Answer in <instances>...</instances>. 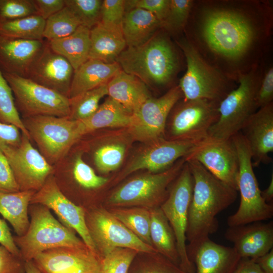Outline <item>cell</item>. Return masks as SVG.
<instances>
[{"label":"cell","mask_w":273,"mask_h":273,"mask_svg":"<svg viewBox=\"0 0 273 273\" xmlns=\"http://www.w3.org/2000/svg\"><path fill=\"white\" fill-rule=\"evenodd\" d=\"M107 89L109 97L132 114L151 97L144 82L122 70L108 82Z\"/></svg>","instance_id":"obj_25"},{"label":"cell","mask_w":273,"mask_h":273,"mask_svg":"<svg viewBox=\"0 0 273 273\" xmlns=\"http://www.w3.org/2000/svg\"><path fill=\"white\" fill-rule=\"evenodd\" d=\"M102 0H65V6L76 16L80 25L89 29L100 22Z\"/></svg>","instance_id":"obj_41"},{"label":"cell","mask_w":273,"mask_h":273,"mask_svg":"<svg viewBox=\"0 0 273 273\" xmlns=\"http://www.w3.org/2000/svg\"><path fill=\"white\" fill-rule=\"evenodd\" d=\"M46 40H28L0 35V70L3 73L27 77L32 63Z\"/></svg>","instance_id":"obj_23"},{"label":"cell","mask_w":273,"mask_h":273,"mask_svg":"<svg viewBox=\"0 0 273 273\" xmlns=\"http://www.w3.org/2000/svg\"><path fill=\"white\" fill-rule=\"evenodd\" d=\"M255 260L264 273H273V249Z\"/></svg>","instance_id":"obj_54"},{"label":"cell","mask_w":273,"mask_h":273,"mask_svg":"<svg viewBox=\"0 0 273 273\" xmlns=\"http://www.w3.org/2000/svg\"><path fill=\"white\" fill-rule=\"evenodd\" d=\"M74 71L70 63L54 52L46 40L30 67L26 78L69 98Z\"/></svg>","instance_id":"obj_20"},{"label":"cell","mask_w":273,"mask_h":273,"mask_svg":"<svg viewBox=\"0 0 273 273\" xmlns=\"http://www.w3.org/2000/svg\"><path fill=\"white\" fill-rule=\"evenodd\" d=\"M89 59L105 63L116 62L126 48V42L121 32L108 29L100 23L90 29Z\"/></svg>","instance_id":"obj_29"},{"label":"cell","mask_w":273,"mask_h":273,"mask_svg":"<svg viewBox=\"0 0 273 273\" xmlns=\"http://www.w3.org/2000/svg\"><path fill=\"white\" fill-rule=\"evenodd\" d=\"M13 92L0 70V122L12 124L30 139L16 107Z\"/></svg>","instance_id":"obj_38"},{"label":"cell","mask_w":273,"mask_h":273,"mask_svg":"<svg viewBox=\"0 0 273 273\" xmlns=\"http://www.w3.org/2000/svg\"><path fill=\"white\" fill-rule=\"evenodd\" d=\"M85 221L96 251L102 258L116 248H129L143 253L157 252L105 209H86Z\"/></svg>","instance_id":"obj_13"},{"label":"cell","mask_w":273,"mask_h":273,"mask_svg":"<svg viewBox=\"0 0 273 273\" xmlns=\"http://www.w3.org/2000/svg\"><path fill=\"white\" fill-rule=\"evenodd\" d=\"M224 236L241 258L256 259L273 249V222L258 221L229 227Z\"/></svg>","instance_id":"obj_22"},{"label":"cell","mask_w":273,"mask_h":273,"mask_svg":"<svg viewBox=\"0 0 273 273\" xmlns=\"http://www.w3.org/2000/svg\"><path fill=\"white\" fill-rule=\"evenodd\" d=\"M125 12V0H104L99 23L108 29L122 33Z\"/></svg>","instance_id":"obj_44"},{"label":"cell","mask_w":273,"mask_h":273,"mask_svg":"<svg viewBox=\"0 0 273 273\" xmlns=\"http://www.w3.org/2000/svg\"><path fill=\"white\" fill-rule=\"evenodd\" d=\"M80 25L76 16L65 6L46 20L43 39L50 41L66 37L73 33Z\"/></svg>","instance_id":"obj_35"},{"label":"cell","mask_w":273,"mask_h":273,"mask_svg":"<svg viewBox=\"0 0 273 273\" xmlns=\"http://www.w3.org/2000/svg\"><path fill=\"white\" fill-rule=\"evenodd\" d=\"M194 1L170 0L169 7L161 28L172 34L181 32L186 26Z\"/></svg>","instance_id":"obj_39"},{"label":"cell","mask_w":273,"mask_h":273,"mask_svg":"<svg viewBox=\"0 0 273 273\" xmlns=\"http://www.w3.org/2000/svg\"><path fill=\"white\" fill-rule=\"evenodd\" d=\"M261 194L264 200L267 203H270L272 202L273 199V175L272 174L270 181L268 187L263 191H261Z\"/></svg>","instance_id":"obj_55"},{"label":"cell","mask_w":273,"mask_h":273,"mask_svg":"<svg viewBox=\"0 0 273 273\" xmlns=\"http://www.w3.org/2000/svg\"><path fill=\"white\" fill-rule=\"evenodd\" d=\"M233 273H264L255 259L241 258Z\"/></svg>","instance_id":"obj_53"},{"label":"cell","mask_w":273,"mask_h":273,"mask_svg":"<svg viewBox=\"0 0 273 273\" xmlns=\"http://www.w3.org/2000/svg\"><path fill=\"white\" fill-rule=\"evenodd\" d=\"M251 152L252 165L270 163L273 151V102L253 113L240 131Z\"/></svg>","instance_id":"obj_21"},{"label":"cell","mask_w":273,"mask_h":273,"mask_svg":"<svg viewBox=\"0 0 273 273\" xmlns=\"http://www.w3.org/2000/svg\"><path fill=\"white\" fill-rule=\"evenodd\" d=\"M143 254L135 256L127 273H187L158 252Z\"/></svg>","instance_id":"obj_36"},{"label":"cell","mask_w":273,"mask_h":273,"mask_svg":"<svg viewBox=\"0 0 273 273\" xmlns=\"http://www.w3.org/2000/svg\"><path fill=\"white\" fill-rule=\"evenodd\" d=\"M170 0H125V12L139 8L154 15L161 24L167 13Z\"/></svg>","instance_id":"obj_46"},{"label":"cell","mask_w":273,"mask_h":273,"mask_svg":"<svg viewBox=\"0 0 273 273\" xmlns=\"http://www.w3.org/2000/svg\"><path fill=\"white\" fill-rule=\"evenodd\" d=\"M109 211L138 238L152 246L150 236V209L140 207H113Z\"/></svg>","instance_id":"obj_34"},{"label":"cell","mask_w":273,"mask_h":273,"mask_svg":"<svg viewBox=\"0 0 273 273\" xmlns=\"http://www.w3.org/2000/svg\"><path fill=\"white\" fill-rule=\"evenodd\" d=\"M197 3L193 7L197 43L216 61L234 69L238 79L243 74L242 67L268 37L270 7L259 1Z\"/></svg>","instance_id":"obj_1"},{"label":"cell","mask_w":273,"mask_h":273,"mask_svg":"<svg viewBox=\"0 0 273 273\" xmlns=\"http://www.w3.org/2000/svg\"><path fill=\"white\" fill-rule=\"evenodd\" d=\"M182 97L183 93L178 85L159 98L147 99L133 114L132 123L129 127L134 137L148 142L164 138L170 112Z\"/></svg>","instance_id":"obj_17"},{"label":"cell","mask_w":273,"mask_h":273,"mask_svg":"<svg viewBox=\"0 0 273 273\" xmlns=\"http://www.w3.org/2000/svg\"><path fill=\"white\" fill-rule=\"evenodd\" d=\"M90 31L88 28L80 25L66 37L47 41L50 47L65 58L75 71L89 59Z\"/></svg>","instance_id":"obj_30"},{"label":"cell","mask_w":273,"mask_h":273,"mask_svg":"<svg viewBox=\"0 0 273 273\" xmlns=\"http://www.w3.org/2000/svg\"><path fill=\"white\" fill-rule=\"evenodd\" d=\"M232 139L239 159L237 187L240 203L236 212L228 218L227 224L231 227L270 219L273 216V205L266 203L261 196L248 145L241 132Z\"/></svg>","instance_id":"obj_6"},{"label":"cell","mask_w":273,"mask_h":273,"mask_svg":"<svg viewBox=\"0 0 273 273\" xmlns=\"http://www.w3.org/2000/svg\"><path fill=\"white\" fill-rule=\"evenodd\" d=\"M20 129L15 125L0 122V144L17 146L22 136Z\"/></svg>","instance_id":"obj_51"},{"label":"cell","mask_w":273,"mask_h":273,"mask_svg":"<svg viewBox=\"0 0 273 273\" xmlns=\"http://www.w3.org/2000/svg\"><path fill=\"white\" fill-rule=\"evenodd\" d=\"M139 252L126 248H116L102 258L99 273H127Z\"/></svg>","instance_id":"obj_42"},{"label":"cell","mask_w":273,"mask_h":273,"mask_svg":"<svg viewBox=\"0 0 273 273\" xmlns=\"http://www.w3.org/2000/svg\"><path fill=\"white\" fill-rule=\"evenodd\" d=\"M32 204H41L53 210L63 225L76 232L86 246L98 254L86 226L85 210L63 193L53 174L34 193L30 203Z\"/></svg>","instance_id":"obj_16"},{"label":"cell","mask_w":273,"mask_h":273,"mask_svg":"<svg viewBox=\"0 0 273 273\" xmlns=\"http://www.w3.org/2000/svg\"><path fill=\"white\" fill-rule=\"evenodd\" d=\"M199 142L171 140L164 138L150 142L132 160L122 176L139 170L147 169L151 173L164 171L178 160L188 156Z\"/></svg>","instance_id":"obj_19"},{"label":"cell","mask_w":273,"mask_h":273,"mask_svg":"<svg viewBox=\"0 0 273 273\" xmlns=\"http://www.w3.org/2000/svg\"><path fill=\"white\" fill-rule=\"evenodd\" d=\"M169 188L167 196L160 208L167 219L176 239L179 266L187 273H195V266L187 251L186 232L193 181L187 162Z\"/></svg>","instance_id":"obj_11"},{"label":"cell","mask_w":273,"mask_h":273,"mask_svg":"<svg viewBox=\"0 0 273 273\" xmlns=\"http://www.w3.org/2000/svg\"><path fill=\"white\" fill-rule=\"evenodd\" d=\"M186 162L184 157L164 171L144 174L130 179L110 196L107 204L113 207L133 206L151 209L160 207L167 196L169 186Z\"/></svg>","instance_id":"obj_8"},{"label":"cell","mask_w":273,"mask_h":273,"mask_svg":"<svg viewBox=\"0 0 273 273\" xmlns=\"http://www.w3.org/2000/svg\"><path fill=\"white\" fill-rule=\"evenodd\" d=\"M273 67L270 65L262 74L255 97L258 109L272 102Z\"/></svg>","instance_id":"obj_47"},{"label":"cell","mask_w":273,"mask_h":273,"mask_svg":"<svg viewBox=\"0 0 273 273\" xmlns=\"http://www.w3.org/2000/svg\"><path fill=\"white\" fill-rule=\"evenodd\" d=\"M22 121L30 139L50 164L62 158L82 136L78 121L69 117L39 115Z\"/></svg>","instance_id":"obj_10"},{"label":"cell","mask_w":273,"mask_h":273,"mask_svg":"<svg viewBox=\"0 0 273 273\" xmlns=\"http://www.w3.org/2000/svg\"><path fill=\"white\" fill-rule=\"evenodd\" d=\"M125 145L120 143H110L100 147L94 153V162L102 173L117 169L121 164L125 153Z\"/></svg>","instance_id":"obj_40"},{"label":"cell","mask_w":273,"mask_h":273,"mask_svg":"<svg viewBox=\"0 0 273 273\" xmlns=\"http://www.w3.org/2000/svg\"><path fill=\"white\" fill-rule=\"evenodd\" d=\"M46 20L38 15L22 18L0 20V35L10 38L43 40V32Z\"/></svg>","instance_id":"obj_33"},{"label":"cell","mask_w":273,"mask_h":273,"mask_svg":"<svg viewBox=\"0 0 273 273\" xmlns=\"http://www.w3.org/2000/svg\"><path fill=\"white\" fill-rule=\"evenodd\" d=\"M150 236L157 252L179 266V258L173 231L160 207L150 209Z\"/></svg>","instance_id":"obj_32"},{"label":"cell","mask_w":273,"mask_h":273,"mask_svg":"<svg viewBox=\"0 0 273 273\" xmlns=\"http://www.w3.org/2000/svg\"><path fill=\"white\" fill-rule=\"evenodd\" d=\"M37 15L45 20L65 7V0H33Z\"/></svg>","instance_id":"obj_50"},{"label":"cell","mask_w":273,"mask_h":273,"mask_svg":"<svg viewBox=\"0 0 273 273\" xmlns=\"http://www.w3.org/2000/svg\"><path fill=\"white\" fill-rule=\"evenodd\" d=\"M0 273H25V261L0 246Z\"/></svg>","instance_id":"obj_49"},{"label":"cell","mask_w":273,"mask_h":273,"mask_svg":"<svg viewBox=\"0 0 273 273\" xmlns=\"http://www.w3.org/2000/svg\"><path fill=\"white\" fill-rule=\"evenodd\" d=\"M37 15L33 0H0V20Z\"/></svg>","instance_id":"obj_45"},{"label":"cell","mask_w":273,"mask_h":273,"mask_svg":"<svg viewBox=\"0 0 273 273\" xmlns=\"http://www.w3.org/2000/svg\"><path fill=\"white\" fill-rule=\"evenodd\" d=\"M240 258L233 247L217 244L209 239L196 254L195 273H233Z\"/></svg>","instance_id":"obj_24"},{"label":"cell","mask_w":273,"mask_h":273,"mask_svg":"<svg viewBox=\"0 0 273 273\" xmlns=\"http://www.w3.org/2000/svg\"><path fill=\"white\" fill-rule=\"evenodd\" d=\"M177 43L187 63L186 72L178 84L184 100L220 103L235 88L231 79L209 64L188 39H180Z\"/></svg>","instance_id":"obj_7"},{"label":"cell","mask_w":273,"mask_h":273,"mask_svg":"<svg viewBox=\"0 0 273 273\" xmlns=\"http://www.w3.org/2000/svg\"><path fill=\"white\" fill-rule=\"evenodd\" d=\"M186 161L193 181L186 232L187 251L194 263L201 246L218 229L217 216L236 201L238 191L216 178L198 161Z\"/></svg>","instance_id":"obj_2"},{"label":"cell","mask_w":273,"mask_h":273,"mask_svg":"<svg viewBox=\"0 0 273 273\" xmlns=\"http://www.w3.org/2000/svg\"><path fill=\"white\" fill-rule=\"evenodd\" d=\"M116 62L125 72L136 76L146 85L157 86L170 83L179 64L170 39L157 32L142 45L125 48Z\"/></svg>","instance_id":"obj_3"},{"label":"cell","mask_w":273,"mask_h":273,"mask_svg":"<svg viewBox=\"0 0 273 273\" xmlns=\"http://www.w3.org/2000/svg\"><path fill=\"white\" fill-rule=\"evenodd\" d=\"M160 28V22L154 15L146 10L135 8L125 12L122 31L127 47L145 43Z\"/></svg>","instance_id":"obj_27"},{"label":"cell","mask_w":273,"mask_h":273,"mask_svg":"<svg viewBox=\"0 0 273 273\" xmlns=\"http://www.w3.org/2000/svg\"><path fill=\"white\" fill-rule=\"evenodd\" d=\"M0 244L12 254L20 257L19 250L15 243L13 236L6 221L1 218H0Z\"/></svg>","instance_id":"obj_52"},{"label":"cell","mask_w":273,"mask_h":273,"mask_svg":"<svg viewBox=\"0 0 273 273\" xmlns=\"http://www.w3.org/2000/svg\"><path fill=\"white\" fill-rule=\"evenodd\" d=\"M261 72L259 66L240 74L239 85L219 104V117L210 129L208 136L218 140H230L241 130L258 109L255 102Z\"/></svg>","instance_id":"obj_5"},{"label":"cell","mask_w":273,"mask_h":273,"mask_svg":"<svg viewBox=\"0 0 273 273\" xmlns=\"http://www.w3.org/2000/svg\"><path fill=\"white\" fill-rule=\"evenodd\" d=\"M106 95H108L107 83L70 99L71 112L69 118L75 120L88 118L96 111L100 106V101Z\"/></svg>","instance_id":"obj_37"},{"label":"cell","mask_w":273,"mask_h":273,"mask_svg":"<svg viewBox=\"0 0 273 273\" xmlns=\"http://www.w3.org/2000/svg\"><path fill=\"white\" fill-rule=\"evenodd\" d=\"M121 70L116 62L108 64L88 59L74 71L69 99H74L87 91L108 83Z\"/></svg>","instance_id":"obj_26"},{"label":"cell","mask_w":273,"mask_h":273,"mask_svg":"<svg viewBox=\"0 0 273 273\" xmlns=\"http://www.w3.org/2000/svg\"><path fill=\"white\" fill-rule=\"evenodd\" d=\"M25 273H42L32 260L25 262Z\"/></svg>","instance_id":"obj_56"},{"label":"cell","mask_w":273,"mask_h":273,"mask_svg":"<svg viewBox=\"0 0 273 273\" xmlns=\"http://www.w3.org/2000/svg\"><path fill=\"white\" fill-rule=\"evenodd\" d=\"M102 258L88 247L46 250L33 262L42 273H99Z\"/></svg>","instance_id":"obj_18"},{"label":"cell","mask_w":273,"mask_h":273,"mask_svg":"<svg viewBox=\"0 0 273 273\" xmlns=\"http://www.w3.org/2000/svg\"><path fill=\"white\" fill-rule=\"evenodd\" d=\"M14 95L16 107L25 117L44 115L69 117L70 99L26 77L3 73Z\"/></svg>","instance_id":"obj_12"},{"label":"cell","mask_w":273,"mask_h":273,"mask_svg":"<svg viewBox=\"0 0 273 273\" xmlns=\"http://www.w3.org/2000/svg\"><path fill=\"white\" fill-rule=\"evenodd\" d=\"M78 121L80 132L83 135L102 128L129 127L132 123L133 114L109 97L92 115Z\"/></svg>","instance_id":"obj_28"},{"label":"cell","mask_w":273,"mask_h":273,"mask_svg":"<svg viewBox=\"0 0 273 273\" xmlns=\"http://www.w3.org/2000/svg\"><path fill=\"white\" fill-rule=\"evenodd\" d=\"M185 158L198 161L216 178L238 191L239 159L232 139L218 140L207 136Z\"/></svg>","instance_id":"obj_15"},{"label":"cell","mask_w":273,"mask_h":273,"mask_svg":"<svg viewBox=\"0 0 273 273\" xmlns=\"http://www.w3.org/2000/svg\"><path fill=\"white\" fill-rule=\"evenodd\" d=\"M20 191L11 165L0 149V193Z\"/></svg>","instance_id":"obj_48"},{"label":"cell","mask_w":273,"mask_h":273,"mask_svg":"<svg viewBox=\"0 0 273 273\" xmlns=\"http://www.w3.org/2000/svg\"><path fill=\"white\" fill-rule=\"evenodd\" d=\"M72 176L77 185L86 190L99 189L108 180L107 178L97 175L93 169L83 161L81 155H78L74 160Z\"/></svg>","instance_id":"obj_43"},{"label":"cell","mask_w":273,"mask_h":273,"mask_svg":"<svg viewBox=\"0 0 273 273\" xmlns=\"http://www.w3.org/2000/svg\"><path fill=\"white\" fill-rule=\"evenodd\" d=\"M35 192L0 193V213L12 226L17 236L25 234L30 224L28 207Z\"/></svg>","instance_id":"obj_31"},{"label":"cell","mask_w":273,"mask_h":273,"mask_svg":"<svg viewBox=\"0 0 273 273\" xmlns=\"http://www.w3.org/2000/svg\"><path fill=\"white\" fill-rule=\"evenodd\" d=\"M30 140L22 133L19 145L0 144V149L11 165L20 191L36 192L52 174L53 168Z\"/></svg>","instance_id":"obj_14"},{"label":"cell","mask_w":273,"mask_h":273,"mask_svg":"<svg viewBox=\"0 0 273 273\" xmlns=\"http://www.w3.org/2000/svg\"><path fill=\"white\" fill-rule=\"evenodd\" d=\"M28 214L30 224L25 234L13 236L20 256L24 261L32 260L40 253L51 249L87 247L75 232L56 219L47 207L39 204H30Z\"/></svg>","instance_id":"obj_4"},{"label":"cell","mask_w":273,"mask_h":273,"mask_svg":"<svg viewBox=\"0 0 273 273\" xmlns=\"http://www.w3.org/2000/svg\"><path fill=\"white\" fill-rule=\"evenodd\" d=\"M219 104L206 99L177 102L167 119L165 139L200 142L206 138L218 120Z\"/></svg>","instance_id":"obj_9"}]
</instances>
